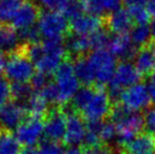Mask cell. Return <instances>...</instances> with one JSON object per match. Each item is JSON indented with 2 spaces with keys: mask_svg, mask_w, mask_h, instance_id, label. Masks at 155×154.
Instances as JSON below:
<instances>
[{
  "mask_svg": "<svg viewBox=\"0 0 155 154\" xmlns=\"http://www.w3.org/2000/svg\"><path fill=\"white\" fill-rule=\"evenodd\" d=\"M3 72L8 81L13 82H28L32 78L35 67L27 55L25 42H20L18 48L8 55Z\"/></svg>",
  "mask_w": 155,
  "mask_h": 154,
  "instance_id": "cell-1",
  "label": "cell"
},
{
  "mask_svg": "<svg viewBox=\"0 0 155 154\" xmlns=\"http://www.w3.org/2000/svg\"><path fill=\"white\" fill-rule=\"evenodd\" d=\"M53 79L59 91L60 106L69 103L79 89V81L74 74L73 59L70 56L64 58L56 69Z\"/></svg>",
  "mask_w": 155,
  "mask_h": 154,
  "instance_id": "cell-2",
  "label": "cell"
},
{
  "mask_svg": "<svg viewBox=\"0 0 155 154\" xmlns=\"http://www.w3.org/2000/svg\"><path fill=\"white\" fill-rule=\"evenodd\" d=\"M95 71V86L106 88L114 76L117 59L109 50H94L88 55Z\"/></svg>",
  "mask_w": 155,
  "mask_h": 154,
  "instance_id": "cell-3",
  "label": "cell"
},
{
  "mask_svg": "<svg viewBox=\"0 0 155 154\" xmlns=\"http://www.w3.org/2000/svg\"><path fill=\"white\" fill-rule=\"evenodd\" d=\"M39 32L45 39H64L70 34V22L64 15L57 12L42 11L38 20Z\"/></svg>",
  "mask_w": 155,
  "mask_h": 154,
  "instance_id": "cell-4",
  "label": "cell"
},
{
  "mask_svg": "<svg viewBox=\"0 0 155 154\" xmlns=\"http://www.w3.org/2000/svg\"><path fill=\"white\" fill-rule=\"evenodd\" d=\"M112 100L108 94V91L104 87L96 86V91L90 99L89 103L80 112V115L84 121H102L109 118Z\"/></svg>",
  "mask_w": 155,
  "mask_h": 154,
  "instance_id": "cell-5",
  "label": "cell"
},
{
  "mask_svg": "<svg viewBox=\"0 0 155 154\" xmlns=\"http://www.w3.org/2000/svg\"><path fill=\"white\" fill-rule=\"evenodd\" d=\"M67 116V128L63 137V144L73 147L84 143L86 136V123L79 113L74 111L70 103L60 106Z\"/></svg>",
  "mask_w": 155,
  "mask_h": 154,
  "instance_id": "cell-6",
  "label": "cell"
},
{
  "mask_svg": "<svg viewBox=\"0 0 155 154\" xmlns=\"http://www.w3.org/2000/svg\"><path fill=\"white\" fill-rule=\"evenodd\" d=\"M42 120L45 139L55 143L63 140L67 128V116L60 106H50Z\"/></svg>",
  "mask_w": 155,
  "mask_h": 154,
  "instance_id": "cell-7",
  "label": "cell"
},
{
  "mask_svg": "<svg viewBox=\"0 0 155 154\" xmlns=\"http://www.w3.org/2000/svg\"><path fill=\"white\" fill-rule=\"evenodd\" d=\"M119 103L130 111H143L151 106L148 87L145 82L141 81L124 89L119 97Z\"/></svg>",
  "mask_w": 155,
  "mask_h": 154,
  "instance_id": "cell-8",
  "label": "cell"
},
{
  "mask_svg": "<svg viewBox=\"0 0 155 154\" xmlns=\"http://www.w3.org/2000/svg\"><path fill=\"white\" fill-rule=\"evenodd\" d=\"M43 135V120L28 116L15 130V137L25 147H37Z\"/></svg>",
  "mask_w": 155,
  "mask_h": 154,
  "instance_id": "cell-9",
  "label": "cell"
},
{
  "mask_svg": "<svg viewBox=\"0 0 155 154\" xmlns=\"http://www.w3.org/2000/svg\"><path fill=\"white\" fill-rule=\"evenodd\" d=\"M28 116L25 105L10 100L0 107V129L13 133Z\"/></svg>",
  "mask_w": 155,
  "mask_h": 154,
  "instance_id": "cell-10",
  "label": "cell"
},
{
  "mask_svg": "<svg viewBox=\"0 0 155 154\" xmlns=\"http://www.w3.org/2000/svg\"><path fill=\"white\" fill-rule=\"evenodd\" d=\"M41 12L42 8L35 2V0H25L12 19V25L16 31L34 27L35 23L38 22Z\"/></svg>",
  "mask_w": 155,
  "mask_h": 154,
  "instance_id": "cell-11",
  "label": "cell"
},
{
  "mask_svg": "<svg viewBox=\"0 0 155 154\" xmlns=\"http://www.w3.org/2000/svg\"><path fill=\"white\" fill-rule=\"evenodd\" d=\"M102 20L104 29L114 35L128 33L134 25L130 13L126 8H119L115 12L104 15Z\"/></svg>",
  "mask_w": 155,
  "mask_h": 154,
  "instance_id": "cell-12",
  "label": "cell"
},
{
  "mask_svg": "<svg viewBox=\"0 0 155 154\" xmlns=\"http://www.w3.org/2000/svg\"><path fill=\"white\" fill-rule=\"evenodd\" d=\"M108 49L115 58L120 59V61H131L137 52V49L132 43L128 33L116 34L111 37Z\"/></svg>",
  "mask_w": 155,
  "mask_h": 154,
  "instance_id": "cell-13",
  "label": "cell"
},
{
  "mask_svg": "<svg viewBox=\"0 0 155 154\" xmlns=\"http://www.w3.org/2000/svg\"><path fill=\"white\" fill-rule=\"evenodd\" d=\"M70 33L80 36H90L94 32L104 28L102 17L90 14H82L81 16L69 21Z\"/></svg>",
  "mask_w": 155,
  "mask_h": 154,
  "instance_id": "cell-14",
  "label": "cell"
},
{
  "mask_svg": "<svg viewBox=\"0 0 155 154\" xmlns=\"http://www.w3.org/2000/svg\"><path fill=\"white\" fill-rule=\"evenodd\" d=\"M124 154H151L155 152V136L147 132L137 134L130 143L119 148Z\"/></svg>",
  "mask_w": 155,
  "mask_h": 154,
  "instance_id": "cell-15",
  "label": "cell"
},
{
  "mask_svg": "<svg viewBox=\"0 0 155 154\" xmlns=\"http://www.w3.org/2000/svg\"><path fill=\"white\" fill-rule=\"evenodd\" d=\"M63 42L67 54L72 59L81 56H88L92 52L89 36H80L70 33L63 39Z\"/></svg>",
  "mask_w": 155,
  "mask_h": 154,
  "instance_id": "cell-16",
  "label": "cell"
},
{
  "mask_svg": "<svg viewBox=\"0 0 155 154\" xmlns=\"http://www.w3.org/2000/svg\"><path fill=\"white\" fill-rule=\"evenodd\" d=\"M134 66L143 78L151 77L154 73V54L152 42L148 45L137 49L134 56Z\"/></svg>",
  "mask_w": 155,
  "mask_h": 154,
  "instance_id": "cell-17",
  "label": "cell"
},
{
  "mask_svg": "<svg viewBox=\"0 0 155 154\" xmlns=\"http://www.w3.org/2000/svg\"><path fill=\"white\" fill-rule=\"evenodd\" d=\"M74 74L82 86H95V71L89 61L88 56L73 59Z\"/></svg>",
  "mask_w": 155,
  "mask_h": 154,
  "instance_id": "cell-18",
  "label": "cell"
},
{
  "mask_svg": "<svg viewBox=\"0 0 155 154\" xmlns=\"http://www.w3.org/2000/svg\"><path fill=\"white\" fill-rule=\"evenodd\" d=\"M19 45L17 31L11 23H0V52L10 55Z\"/></svg>",
  "mask_w": 155,
  "mask_h": 154,
  "instance_id": "cell-19",
  "label": "cell"
},
{
  "mask_svg": "<svg viewBox=\"0 0 155 154\" xmlns=\"http://www.w3.org/2000/svg\"><path fill=\"white\" fill-rule=\"evenodd\" d=\"M23 105L27 109L29 116L38 117V118L41 119H43V117L47 114L48 110L50 108V105L47 101V99L43 97L41 92H37V91H34L32 93L30 98Z\"/></svg>",
  "mask_w": 155,
  "mask_h": 154,
  "instance_id": "cell-20",
  "label": "cell"
},
{
  "mask_svg": "<svg viewBox=\"0 0 155 154\" xmlns=\"http://www.w3.org/2000/svg\"><path fill=\"white\" fill-rule=\"evenodd\" d=\"M96 91V86H82L77 90L73 98L69 101L71 107L80 114V112L86 108V106L89 103L90 99L92 98Z\"/></svg>",
  "mask_w": 155,
  "mask_h": 154,
  "instance_id": "cell-21",
  "label": "cell"
},
{
  "mask_svg": "<svg viewBox=\"0 0 155 154\" xmlns=\"http://www.w3.org/2000/svg\"><path fill=\"white\" fill-rule=\"evenodd\" d=\"M129 36L136 49L143 48L152 42L150 27L148 25H134L130 30Z\"/></svg>",
  "mask_w": 155,
  "mask_h": 154,
  "instance_id": "cell-22",
  "label": "cell"
},
{
  "mask_svg": "<svg viewBox=\"0 0 155 154\" xmlns=\"http://www.w3.org/2000/svg\"><path fill=\"white\" fill-rule=\"evenodd\" d=\"M21 145L12 132L0 129V154H21Z\"/></svg>",
  "mask_w": 155,
  "mask_h": 154,
  "instance_id": "cell-23",
  "label": "cell"
},
{
  "mask_svg": "<svg viewBox=\"0 0 155 154\" xmlns=\"http://www.w3.org/2000/svg\"><path fill=\"white\" fill-rule=\"evenodd\" d=\"M23 2L25 0H0V23H8Z\"/></svg>",
  "mask_w": 155,
  "mask_h": 154,
  "instance_id": "cell-24",
  "label": "cell"
},
{
  "mask_svg": "<svg viewBox=\"0 0 155 154\" xmlns=\"http://www.w3.org/2000/svg\"><path fill=\"white\" fill-rule=\"evenodd\" d=\"M34 90L32 89L31 84L28 82H13L11 84V96H12V100L16 101L19 103H25Z\"/></svg>",
  "mask_w": 155,
  "mask_h": 154,
  "instance_id": "cell-25",
  "label": "cell"
},
{
  "mask_svg": "<svg viewBox=\"0 0 155 154\" xmlns=\"http://www.w3.org/2000/svg\"><path fill=\"white\" fill-rule=\"evenodd\" d=\"M110 32L107 31L104 28H101L98 31L94 32L89 36V40H90V44L92 48V51L94 50H102L107 49L110 43Z\"/></svg>",
  "mask_w": 155,
  "mask_h": 154,
  "instance_id": "cell-26",
  "label": "cell"
},
{
  "mask_svg": "<svg viewBox=\"0 0 155 154\" xmlns=\"http://www.w3.org/2000/svg\"><path fill=\"white\" fill-rule=\"evenodd\" d=\"M117 136V128L114 123L110 119H106L102 121L101 129H100V140L102 144L109 145L111 140H113Z\"/></svg>",
  "mask_w": 155,
  "mask_h": 154,
  "instance_id": "cell-27",
  "label": "cell"
},
{
  "mask_svg": "<svg viewBox=\"0 0 155 154\" xmlns=\"http://www.w3.org/2000/svg\"><path fill=\"white\" fill-rule=\"evenodd\" d=\"M37 154H63V149L60 143L51 140H41L36 147Z\"/></svg>",
  "mask_w": 155,
  "mask_h": 154,
  "instance_id": "cell-28",
  "label": "cell"
},
{
  "mask_svg": "<svg viewBox=\"0 0 155 154\" xmlns=\"http://www.w3.org/2000/svg\"><path fill=\"white\" fill-rule=\"evenodd\" d=\"M63 15L69 21L73 20V19L77 18V17L81 16L84 14V6H82L80 0H71L65 6L64 11H63Z\"/></svg>",
  "mask_w": 155,
  "mask_h": 154,
  "instance_id": "cell-29",
  "label": "cell"
},
{
  "mask_svg": "<svg viewBox=\"0 0 155 154\" xmlns=\"http://www.w3.org/2000/svg\"><path fill=\"white\" fill-rule=\"evenodd\" d=\"M143 117L145 132L155 136V105H151L149 108L143 110Z\"/></svg>",
  "mask_w": 155,
  "mask_h": 154,
  "instance_id": "cell-30",
  "label": "cell"
},
{
  "mask_svg": "<svg viewBox=\"0 0 155 154\" xmlns=\"http://www.w3.org/2000/svg\"><path fill=\"white\" fill-rule=\"evenodd\" d=\"M128 12L130 13L134 25H148L150 18H151V16H150V14L148 13L147 8L145 6L130 8V10H128Z\"/></svg>",
  "mask_w": 155,
  "mask_h": 154,
  "instance_id": "cell-31",
  "label": "cell"
},
{
  "mask_svg": "<svg viewBox=\"0 0 155 154\" xmlns=\"http://www.w3.org/2000/svg\"><path fill=\"white\" fill-rule=\"evenodd\" d=\"M71 0H39V6L49 12L61 13Z\"/></svg>",
  "mask_w": 155,
  "mask_h": 154,
  "instance_id": "cell-32",
  "label": "cell"
},
{
  "mask_svg": "<svg viewBox=\"0 0 155 154\" xmlns=\"http://www.w3.org/2000/svg\"><path fill=\"white\" fill-rule=\"evenodd\" d=\"M30 84H31L32 89L34 91H41L50 81H52L51 79V75L45 74L42 72H38L34 73V75L32 76V78L30 79Z\"/></svg>",
  "mask_w": 155,
  "mask_h": 154,
  "instance_id": "cell-33",
  "label": "cell"
},
{
  "mask_svg": "<svg viewBox=\"0 0 155 154\" xmlns=\"http://www.w3.org/2000/svg\"><path fill=\"white\" fill-rule=\"evenodd\" d=\"M84 12L94 16H104V10L99 0H80Z\"/></svg>",
  "mask_w": 155,
  "mask_h": 154,
  "instance_id": "cell-34",
  "label": "cell"
},
{
  "mask_svg": "<svg viewBox=\"0 0 155 154\" xmlns=\"http://www.w3.org/2000/svg\"><path fill=\"white\" fill-rule=\"evenodd\" d=\"M12 100L11 96V84L5 76L0 75V107Z\"/></svg>",
  "mask_w": 155,
  "mask_h": 154,
  "instance_id": "cell-35",
  "label": "cell"
},
{
  "mask_svg": "<svg viewBox=\"0 0 155 154\" xmlns=\"http://www.w3.org/2000/svg\"><path fill=\"white\" fill-rule=\"evenodd\" d=\"M99 1L102 10L107 14L121 8V4H123V0H99Z\"/></svg>",
  "mask_w": 155,
  "mask_h": 154,
  "instance_id": "cell-36",
  "label": "cell"
},
{
  "mask_svg": "<svg viewBox=\"0 0 155 154\" xmlns=\"http://www.w3.org/2000/svg\"><path fill=\"white\" fill-rule=\"evenodd\" d=\"M147 0H123V3L127 6L128 10L139 6H145Z\"/></svg>",
  "mask_w": 155,
  "mask_h": 154,
  "instance_id": "cell-37",
  "label": "cell"
},
{
  "mask_svg": "<svg viewBox=\"0 0 155 154\" xmlns=\"http://www.w3.org/2000/svg\"><path fill=\"white\" fill-rule=\"evenodd\" d=\"M63 154H87V151L84 146H73L63 151Z\"/></svg>",
  "mask_w": 155,
  "mask_h": 154,
  "instance_id": "cell-38",
  "label": "cell"
},
{
  "mask_svg": "<svg viewBox=\"0 0 155 154\" xmlns=\"http://www.w3.org/2000/svg\"><path fill=\"white\" fill-rule=\"evenodd\" d=\"M146 6H147L146 8H147L150 16L155 18V0H147Z\"/></svg>",
  "mask_w": 155,
  "mask_h": 154,
  "instance_id": "cell-39",
  "label": "cell"
},
{
  "mask_svg": "<svg viewBox=\"0 0 155 154\" xmlns=\"http://www.w3.org/2000/svg\"><path fill=\"white\" fill-rule=\"evenodd\" d=\"M148 91H149L150 99H151V103H153L155 105V84H150V86L148 87Z\"/></svg>",
  "mask_w": 155,
  "mask_h": 154,
  "instance_id": "cell-40",
  "label": "cell"
},
{
  "mask_svg": "<svg viewBox=\"0 0 155 154\" xmlns=\"http://www.w3.org/2000/svg\"><path fill=\"white\" fill-rule=\"evenodd\" d=\"M5 55H4L3 53H1L0 52V75H1V73L4 71V67H5Z\"/></svg>",
  "mask_w": 155,
  "mask_h": 154,
  "instance_id": "cell-41",
  "label": "cell"
},
{
  "mask_svg": "<svg viewBox=\"0 0 155 154\" xmlns=\"http://www.w3.org/2000/svg\"><path fill=\"white\" fill-rule=\"evenodd\" d=\"M150 32H151V40H152V42L155 43V19L151 22V25H150Z\"/></svg>",
  "mask_w": 155,
  "mask_h": 154,
  "instance_id": "cell-42",
  "label": "cell"
},
{
  "mask_svg": "<svg viewBox=\"0 0 155 154\" xmlns=\"http://www.w3.org/2000/svg\"><path fill=\"white\" fill-rule=\"evenodd\" d=\"M152 47H153V54H154V72H155V43L152 42Z\"/></svg>",
  "mask_w": 155,
  "mask_h": 154,
  "instance_id": "cell-43",
  "label": "cell"
},
{
  "mask_svg": "<svg viewBox=\"0 0 155 154\" xmlns=\"http://www.w3.org/2000/svg\"><path fill=\"white\" fill-rule=\"evenodd\" d=\"M151 154H155V153H151Z\"/></svg>",
  "mask_w": 155,
  "mask_h": 154,
  "instance_id": "cell-44",
  "label": "cell"
}]
</instances>
